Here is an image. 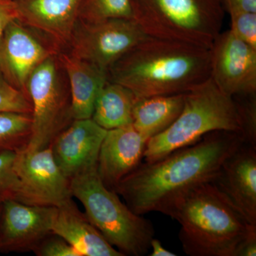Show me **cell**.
<instances>
[{"instance_id": "obj_30", "label": "cell", "mask_w": 256, "mask_h": 256, "mask_svg": "<svg viewBox=\"0 0 256 256\" xmlns=\"http://www.w3.org/2000/svg\"><path fill=\"white\" fill-rule=\"evenodd\" d=\"M256 256V232L248 237L239 246L235 256Z\"/></svg>"}, {"instance_id": "obj_28", "label": "cell", "mask_w": 256, "mask_h": 256, "mask_svg": "<svg viewBox=\"0 0 256 256\" xmlns=\"http://www.w3.org/2000/svg\"><path fill=\"white\" fill-rule=\"evenodd\" d=\"M18 14L14 0H0V44L6 26L18 20Z\"/></svg>"}, {"instance_id": "obj_13", "label": "cell", "mask_w": 256, "mask_h": 256, "mask_svg": "<svg viewBox=\"0 0 256 256\" xmlns=\"http://www.w3.org/2000/svg\"><path fill=\"white\" fill-rule=\"evenodd\" d=\"M210 182L249 224L256 226V148L242 143Z\"/></svg>"}, {"instance_id": "obj_11", "label": "cell", "mask_w": 256, "mask_h": 256, "mask_svg": "<svg viewBox=\"0 0 256 256\" xmlns=\"http://www.w3.org/2000/svg\"><path fill=\"white\" fill-rule=\"evenodd\" d=\"M57 207L30 206L16 200L2 202L0 216V252L34 250L52 234Z\"/></svg>"}, {"instance_id": "obj_23", "label": "cell", "mask_w": 256, "mask_h": 256, "mask_svg": "<svg viewBox=\"0 0 256 256\" xmlns=\"http://www.w3.org/2000/svg\"><path fill=\"white\" fill-rule=\"evenodd\" d=\"M244 143L256 148V92L233 96Z\"/></svg>"}, {"instance_id": "obj_16", "label": "cell", "mask_w": 256, "mask_h": 256, "mask_svg": "<svg viewBox=\"0 0 256 256\" xmlns=\"http://www.w3.org/2000/svg\"><path fill=\"white\" fill-rule=\"evenodd\" d=\"M20 22L68 45L79 20L84 0H14Z\"/></svg>"}, {"instance_id": "obj_26", "label": "cell", "mask_w": 256, "mask_h": 256, "mask_svg": "<svg viewBox=\"0 0 256 256\" xmlns=\"http://www.w3.org/2000/svg\"><path fill=\"white\" fill-rule=\"evenodd\" d=\"M230 30L242 41L256 48V13L242 10H228Z\"/></svg>"}, {"instance_id": "obj_8", "label": "cell", "mask_w": 256, "mask_h": 256, "mask_svg": "<svg viewBox=\"0 0 256 256\" xmlns=\"http://www.w3.org/2000/svg\"><path fill=\"white\" fill-rule=\"evenodd\" d=\"M148 36L134 20L111 18L98 22L78 20L70 40V54L108 70Z\"/></svg>"}, {"instance_id": "obj_14", "label": "cell", "mask_w": 256, "mask_h": 256, "mask_svg": "<svg viewBox=\"0 0 256 256\" xmlns=\"http://www.w3.org/2000/svg\"><path fill=\"white\" fill-rule=\"evenodd\" d=\"M107 130L92 118L74 120L50 144L56 162L70 180L97 166L101 143Z\"/></svg>"}, {"instance_id": "obj_1", "label": "cell", "mask_w": 256, "mask_h": 256, "mask_svg": "<svg viewBox=\"0 0 256 256\" xmlns=\"http://www.w3.org/2000/svg\"><path fill=\"white\" fill-rule=\"evenodd\" d=\"M242 143L238 132L208 133L198 142L161 159L141 163L120 182L114 192L138 215L163 214L188 190L212 182L224 162Z\"/></svg>"}, {"instance_id": "obj_6", "label": "cell", "mask_w": 256, "mask_h": 256, "mask_svg": "<svg viewBox=\"0 0 256 256\" xmlns=\"http://www.w3.org/2000/svg\"><path fill=\"white\" fill-rule=\"evenodd\" d=\"M133 20L149 36L210 50L222 30L223 0H132Z\"/></svg>"}, {"instance_id": "obj_18", "label": "cell", "mask_w": 256, "mask_h": 256, "mask_svg": "<svg viewBox=\"0 0 256 256\" xmlns=\"http://www.w3.org/2000/svg\"><path fill=\"white\" fill-rule=\"evenodd\" d=\"M52 233L68 242L80 256H124L107 242L73 200L57 208Z\"/></svg>"}, {"instance_id": "obj_24", "label": "cell", "mask_w": 256, "mask_h": 256, "mask_svg": "<svg viewBox=\"0 0 256 256\" xmlns=\"http://www.w3.org/2000/svg\"><path fill=\"white\" fill-rule=\"evenodd\" d=\"M0 112L31 114L32 106L28 96L15 88L0 74Z\"/></svg>"}, {"instance_id": "obj_31", "label": "cell", "mask_w": 256, "mask_h": 256, "mask_svg": "<svg viewBox=\"0 0 256 256\" xmlns=\"http://www.w3.org/2000/svg\"><path fill=\"white\" fill-rule=\"evenodd\" d=\"M151 248L152 249L150 256H176V254L173 252L166 250L165 248L163 247L161 242L158 239L152 238L151 242Z\"/></svg>"}, {"instance_id": "obj_3", "label": "cell", "mask_w": 256, "mask_h": 256, "mask_svg": "<svg viewBox=\"0 0 256 256\" xmlns=\"http://www.w3.org/2000/svg\"><path fill=\"white\" fill-rule=\"evenodd\" d=\"M163 214L181 226L178 239L190 256H235L256 232L212 182L192 188L174 200Z\"/></svg>"}, {"instance_id": "obj_25", "label": "cell", "mask_w": 256, "mask_h": 256, "mask_svg": "<svg viewBox=\"0 0 256 256\" xmlns=\"http://www.w3.org/2000/svg\"><path fill=\"white\" fill-rule=\"evenodd\" d=\"M16 152L0 154V203L14 200L18 188V180L14 169Z\"/></svg>"}, {"instance_id": "obj_27", "label": "cell", "mask_w": 256, "mask_h": 256, "mask_svg": "<svg viewBox=\"0 0 256 256\" xmlns=\"http://www.w3.org/2000/svg\"><path fill=\"white\" fill-rule=\"evenodd\" d=\"M33 252L37 256H80L68 242L53 233L44 239Z\"/></svg>"}, {"instance_id": "obj_32", "label": "cell", "mask_w": 256, "mask_h": 256, "mask_svg": "<svg viewBox=\"0 0 256 256\" xmlns=\"http://www.w3.org/2000/svg\"><path fill=\"white\" fill-rule=\"evenodd\" d=\"M2 207V202L0 203V216H1Z\"/></svg>"}, {"instance_id": "obj_22", "label": "cell", "mask_w": 256, "mask_h": 256, "mask_svg": "<svg viewBox=\"0 0 256 256\" xmlns=\"http://www.w3.org/2000/svg\"><path fill=\"white\" fill-rule=\"evenodd\" d=\"M111 18L133 20L132 0H84L80 21L98 22Z\"/></svg>"}, {"instance_id": "obj_19", "label": "cell", "mask_w": 256, "mask_h": 256, "mask_svg": "<svg viewBox=\"0 0 256 256\" xmlns=\"http://www.w3.org/2000/svg\"><path fill=\"white\" fill-rule=\"evenodd\" d=\"M184 94L138 98L133 107V127L146 140L162 132L182 110Z\"/></svg>"}, {"instance_id": "obj_21", "label": "cell", "mask_w": 256, "mask_h": 256, "mask_svg": "<svg viewBox=\"0 0 256 256\" xmlns=\"http://www.w3.org/2000/svg\"><path fill=\"white\" fill-rule=\"evenodd\" d=\"M31 114L0 112V154L24 150L32 136Z\"/></svg>"}, {"instance_id": "obj_2", "label": "cell", "mask_w": 256, "mask_h": 256, "mask_svg": "<svg viewBox=\"0 0 256 256\" xmlns=\"http://www.w3.org/2000/svg\"><path fill=\"white\" fill-rule=\"evenodd\" d=\"M210 50L148 36L108 70L138 98L184 94L210 78Z\"/></svg>"}, {"instance_id": "obj_15", "label": "cell", "mask_w": 256, "mask_h": 256, "mask_svg": "<svg viewBox=\"0 0 256 256\" xmlns=\"http://www.w3.org/2000/svg\"><path fill=\"white\" fill-rule=\"evenodd\" d=\"M146 142L132 124L107 130L96 168L106 188L114 191L120 182L141 164Z\"/></svg>"}, {"instance_id": "obj_20", "label": "cell", "mask_w": 256, "mask_h": 256, "mask_svg": "<svg viewBox=\"0 0 256 256\" xmlns=\"http://www.w3.org/2000/svg\"><path fill=\"white\" fill-rule=\"evenodd\" d=\"M137 98L128 88L108 80L96 98L92 119L106 130L131 124Z\"/></svg>"}, {"instance_id": "obj_29", "label": "cell", "mask_w": 256, "mask_h": 256, "mask_svg": "<svg viewBox=\"0 0 256 256\" xmlns=\"http://www.w3.org/2000/svg\"><path fill=\"white\" fill-rule=\"evenodd\" d=\"M227 10H242L256 13V0H223Z\"/></svg>"}, {"instance_id": "obj_9", "label": "cell", "mask_w": 256, "mask_h": 256, "mask_svg": "<svg viewBox=\"0 0 256 256\" xmlns=\"http://www.w3.org/2000/svg\"><path fill=\"white\" fill-rule=\"evenodd\" d=\"M18 188L14 200L30 206L60 207L72 200L70 180L56 162L50 146L16 154Z\"/></svg>"}, {"instance_id": "obj_12", "label": "cell", "mask_w": 256, "mask_h": 256, "mask_svg": "<svg viewBox=\"0 0 256 256\" xmlns=\"http://www.w3.org/2000/svg\"><path fill=\"white\" fill-rule=\"evenodd\" d=\"M58 53L15 20L6 26L0 44V74L10 85L28 97L26 84L32 72Z\"/></svg>"}, {"instance_id": "obj_17", "label": "cell", "mask_w": 256, "mask_h": 256, "mask_svg": "<svg viewBox=\"0 0 256 256\" xmlns=\"http://www.w3.org/2000/svg\"><path fill=\"white\" fill-rule=\"evenodd\" d=\"M57 57L68 78L72 118H92L96 98L108 80V70L70 53Z\"/></svg>"}, {"instance_id": "obj_5", "label": "cell", "mask_w": 256, "mask_h": 256, "mask_svg": "<svg viewBox=\"0 0 256 256\" xmlns=\"http://www.w3.org/2000/svg\"><path fill=\"white\" fill-rule=\"evenodd\" d=\"M215 131L240 134V124L233 98L224 94L210 78L184 92L178 118L148 140L143 158L146 162H152Z\"/></svg>"}, {"instance_id": "obj_4", "label": "cell", "mask_w": 256, "mask_h": 256, "mask_svg": "<svg viewBox=\"0 0 256 256\" xmlns=\"http://www.w3.org/2000/svg\"><path fill=\"white\" fill-rule=\"evenodd\" d=\"M96 168L70 178L72 196L82 204L92 225L122 255H146L156 234L152 223L134 213L116 192L106 188Z\"/></svg>"}, {"instance_id": "obj_10", "label": "cell", "mask_w": 256, "mask_h": 256, "mask_svg": "<svg viewBox=\"0 0 256 256\" xmlns=\"http://www.w3.org/2000/svg\"><path fill=\"white\" fill-rule=\"evenodd\" d=\"M210 52V78L224 94L256 92V48L229 30L220 32Z\"/></svg>"}, {"instance_id": "obj_7", "label": "cell", "mask_w": 256, "mask_h": 256, "mask_svg": "<svg viewBox=\"0 0 256 256\" xmlns=\"http://www.w3.org/2000/svg\"><path fill=\"white\" fill-rule=\"evenodd\" d=\"M57 54L40 64L26 84L32 106V124L26 150H40L50 146L57 134L74 120L70 90L60 80Z\"/></svg>"}]
</instances>
